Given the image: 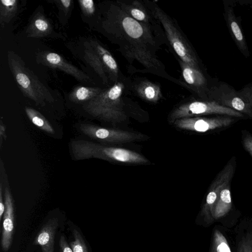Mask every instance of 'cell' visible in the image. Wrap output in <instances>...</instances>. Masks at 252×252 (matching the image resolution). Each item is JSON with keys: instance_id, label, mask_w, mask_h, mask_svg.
<instances>
[{"instance_id": "obj_1", "label": "cell", "mask_w": 252, "mask_h": 252, "mask_svg": "<svg viewBox=\"0 0 252 252\" xmlns=\"http://www.w3.org/2000/svg\"><path fill=\"white\" fill-rule=\"evenodd\" d=\"M70 150L75 160L95 158L111 162L146 164L149 160L144 156L128 149L107 146L85 140H73Z\"/></svg>"}, {"instance_id": "obj_2", "label": "cell", "mask_w": 252, "mask_h": 252, "mask_svg": "<svg viewBox=\"0 0 252 252\" xmlns=\"http://www.w3.org/2000/svg\"><path fill=\"white\" fill-rule=\"evenodd\" d=\"M124 89L122 83L116 82L84 103L83 109L93 117L103 121L111 122L124 121L126 118L122 98Z\"/></svg>"}, {"instance_id": "obj_3", "label": "cell", "mask_w": 252, "mask_h": 252, "mask_svg": "<svg viewBox=\"0 0 252 252\" xmlns=\"http://www.w3.org/2000/svg\"><path fill=\"white\" fill-rule=\"evenodd\" d=\"M10 69L24 95L42 105L45 101L52 102L53 97L47 88L26 66L21 59L13 52L8 53Z\"/></svg>"}, {"instance_id": "obj_4", "label": "cell", "mask_w": 252, "mask_h": 252, "mask_svg": "<svg viewBox=\"0 0 252 252\" xmlns=\"http://www.w3.org/2000/svg\"><path fill=\"white\" fill-rule=\"evenodd\" d=\"M220 115L235 118H243L245 115L231 108L222 106L212 100L194 101L184 103L174 109L169 115V120L174 122L177 119Z\"/></svg>"}, {"instance_id": "obj_5", "label": "cell", "mask_w": 252, "mask_h": 252, "mask_svg": "<svg viewBox=\"0 0 252 252\" xmlns=\"http://www.w3.org/2000/svg\"><path fill=\"white\" fill-rule=\"evenodd\" d=\"M154 14L162 25L171 45L180 60L199 68L194 52L168 16L158 6L154 8Z\"/></svg>"}, {"instance_id": "obj_6", "label": "cell", "mask_w": 252, "mask_h": 252, "mask_svg": "<svg viewBox=\"0 0 252 252\" xmlns=\"http://www.w3.org/2000/svg\"><path fill=\"white\" fill-rule=\"evenodd\" d=\"M206 95L208 100L214 101L252 119V108L250 104L238 91L226 83L220 82L208 89Z\"/></svg>"}, {"instance_id": "obj_7", "label": "cell", "mask_w": 252, "mask_h": 252, "mask_svg": "<svg viewBox=\"0 0 252 252\" xmlns=\"http://www.w3.org/2000/svg\"><path fill=\"white\" fill-rule=\"evenodd\" d=\"M81 131L88 137L100 141L110 143H126L144 140L146 137L141 133L112 129L91 124L81 125Z\"/></svg>"}, {"instance_id": "obj_8", "label": "cell", "mask_w": 252, "mask_h": 252, "mask_svg": "<svg viewBox=\"0 0 252 252\" xmlns=\"http://www.w3.org/2000/svg\"><path fill=\"white\" fill-rule=\"evenodd\" d=\"M233 161L231 160L226 164L210 186L201 212V216L207 223L209 224L215 220L213 217L214 208L221 190L229 184L233 176L235 169Z\"/></svg>"}, {"instance_id": "obj_9", "label": "cell", "mask_w": 252, "mask_h": 252, "mask_svg": "<svg viewBox=\"0 0 252 252\" xmlns=\"http://www.w3.org/2000/svg\"><path fill=\"white\" fill-rule=\"evenodd\" d=\"M235 121L233 117L227 116L215 117L198 116L177 119L173 123L176 127L180 129L205 132L228 126Z\"/></svg>"}, {"instance_id": "obj_10", "label": "cell", "mask_w": 252, "mask_h": 252, "mask_svg": "<svg viewBox=\"0 0 252 252\" xmlns=\"http://www.w3.org/2000/svg\"><path fill=\"white\" fill-rule=\"evenodd\" d=\"M5 211L2 227L1 247L2 251L7 252L12 243L14 229V207L12 195L8 188L4 191Z\"/></svg>"}, {"instance_id": "obj_11", "label": "cell", "mask_w": 252, "mask_h": 252, "mask_svg": "<svg viewBox=\"0 0 252 252\" xmlns=\"http://www.w3.org/2000/svg\"><path fill=\"white\" fill-rule=\"evenodd\" d=\"M43 63L52 68H56L72 76L78 81L91 83L90 77L71 63H68L60 55L52 52H47L42 55Z\"/></svg>"}, {"instance_id": "obj_12", "label": "cell", "mask_w": 252, "mask_h": 252, "mask_svg": "<svg viewBox=\"0 0 252 252\" xmlns=\"http://www.w3.org/2000/svg\"><path fill=\"white\" fill-rule=\"evenodd\" d=\"M58 226L57 218L49 219L42 227L33 245L40 246L42 252H54L55 237Z\"/></svg>"}, {"instance_id": "obj_13", "label": "cell", "mask_w": 252, "mask_h": 252, "mask_svg": "<svg viewBox=\"0 0 252 252\" xmlns=\"http://www.w3.org/2000/svg\"><path fill=\"white\" fill-rule=\"evenodd\" d=\"M235 232L236 252H252V219H243Z\"/></svg>"}, {"instance_id": "obj_14", "label": "cell", "mask_w": 252, "mask_h": 252, "mask_svg": "<svg viewBox=\"0 0 252 252\" xmlns=\"http://www.w3.org/2000/svg\"><path fill=\"white\" fill-rule=\"evenodd\" d=\"M182 76L187 84L197 91L207 93V80L199 68L191 66L180 60Z\"/></svg>"}, {"instance_id": "obj_15", "label": "cell", "mask_w": 252, "mask_h": 252, "mask_svg": "<svg viewBox=\"0 0 252 252\" xmlns=\"http://www.w3.org/2000/svg\"><path fill=\"white\" fill-rule=\"evenodd\" d=\"M225 19L229 31L240 50L246 56H249L248 47L241 28L234 14L233 7L225 9Z\"/></svg>"}, {"instance_id": "obj_16", "label": "cell", "mask_w": 252, "mask_h": 252, "mask_svg": "<svg viewBox=\"0 0 252 252\" xmlns=\"http://www.w3.org/2000/svg\"><path fill=\"white\" fill-rule=\"evenodd\" d=\"M90 44L99 56L106 71L116 78L118 75L119 68L117 63L111 54L96 41H92Z\"/></svg>"}, {"instance_id": "obj_17", "label": "cell", "mask_w": 252, "mask_h": 252, "mask_svg": "<svg viewBox=\"0 0 252 252\" xmlns=\"http://www.w3.org/2000/svg\"><path fill=\"white\" fill-rule=\"evenodd\" d=\"M52 27L46 18L42 14L36 15L32 18L27 29L28 35L31 37H42L50 34Z\"/></svg>"}, {"instance_id": "obj_18", "label": "cell", "mask_w": 252, "mask_h": 252, "mask_svg": "<svg viewBox=\"0 0 252 252\" xmlns=\"http://www.w3.org/2000/svg\"><path fill=\"white\" fill-rule=\"evenodd\" d=\"M232 207V201L229 184L221 190L213 210L215 220L220 219L226 215Z\"/></svg>"}, {"instance_id": "obj_19", "label": "cell", "mask_w": 252, "mask_h": 252, "mask_svg": "<svg viewBox=\"0 0 252 252\" xmlns=\"http://www.w3.org/2000/svg\"><path fill=\"white\" fill-rule=\"evenodd\" d=\"M136 91L140 97L150 102H157L162 96L160 87L147 80L139 83Z\"/></svg>"}, {"instance_id": "obj_20", "label": "cell", "mask_w": 252, "mask_h": 252, "mask_svg": "<svg viewBox=\"0 0 252 252\" xmlns=\"http://www.w3.org/2000/svg\"><path fill=\"white\" fill-rule=\"evenodd\" d=\"M98 87L79 86L69 94V99L75 103H86L98 95L102 91Z\"/></svg>"}, {"instance_id": "obj_21", "label": "cell", "mask_w": 252, "mask_h": 252, "mask_svg": "<svg viewBox=\"0 0 252 252\" xmlns=\"http://www.w3.org/2000/svg\"><path fill=\"white\" fill-rule=\"evenodd\" d=\"M84 57L87 62L102 78L103 82L107 83L108 78L106 74V71L99 56L91 46L90 47H86Z\"/></svg>"}, {"instance_id": "obj_22", "label": "cell", "mask_w": 252, "mask_h": 252, "mask_svg": "<svg viewBox=\"0 0 252 252\" xmlns=\"http://www.w3.org/2000/svg\"><path fill=\"white\" fill-rule=\"evenodd\" d=\"M25 110L29 120L34 125L47 133H55L51 124L40 112L29 107H25Z\"/></svg>"}, {"instance_id": "obj_23", "label": "cell", "mask_w": 252, "mask_h": 252, "mask_svg": "<svg viewBox=\"0 0 252 252\" xmlns=\"http://www.w3.org/2000/svg\"><path fill=\"white\" fill-rule=\"evenodd\" d=\"M18 0H1L0 3V23H8L15 15L18 9Z\"/></svg>"}, {"instance_id": "obj_24", "label": "cell", "mask_w": 252, "mask_h": 252, "mask_svg": "<svg viewBox=\"0 0 252 252\" xmlns=\"http://www.w3.org/2000/svg\"><path fill=\"white\" fill-rule=\"evenodd\" d=\"M212 252H231L226 238L218 229L213 233Z\"/></svg>"}, {"instance_id": "obj_25", "label": "cell", "mask_w": 252, "mask_h": 252, "mask_svg": "<svg viewBox=\"0 0 252 252\" xmlns=\"http://www.w3.org/2000/svg\"><path fill=\"white\" fill-rule=\"evenodd\" d=\"M124 8L134 19L144 22H148V18L146 13L139 4H134L132 6L125 5Z\"/></svg>"}, {"instance_id": "obj_26", "label": "cell", "mask_w": 252, "mask_h": 252, "mask_svg": "<svg viewBox=\"0 0 252 252\" xmlns=\"http://www.w3.org/2000/svg\"><path fill=\"white\" fill-rule=\"evenodd\" d=\"M73 235L74 240L70 244L73 252H88L86 243L79 232L74 229Z\"/></svg>"}, {"instance_id": "obj_27", "label": "cell", "mask_w": 252, "mask_h": 252, "mask_svg": "<svg viewBox=\"0 0 252 252\" xmlns=\"http://www.w3.org/2000/svg\"><path fill=\"white\" fill-rule=\"evenodd\" d=\"M78 2L82 11L85 15L91 16L94 13L95 7L93 0H79Z\"/></svg>"}, {"instance_id": "obj_28", "label": "cell", "mask_w": 252, "mask_h": 252, "mask_svg": "<svg viewBox=\"0 0 252 252\" xmlns=\"http://www.w3.org/2000/svg\"><path fill=\"white\" fill-rule=\"evenodd\" d=\"M242 141L245 149L252 157V135L247 131H243Z\"/></svg>"}, {"instance_id": "obj_29", "label": "cell", "mask_w": 252, "mask_h": 252, "mask_svg": "<svg viewBox=\"0 0 252 252\" xmlns=\"http://www.w3.org/2000/svg\"><path fill=\"white\" fill-rule=\"evenodd\" d=\"M238 92L252 108V83L245 86Z\"/></svg>"}, {"instance_id": "obj_30", "label": "cell", "mask_w": 252, "mask_h": 252, "mask_svg": "<svg viewBox=\"0 0 252 252\" xmlns=\"http://www.w3.org/2000/svg\"><path fill=\"white\" fill-rule=\"evenodd\" d=\"M72 2L73 1L71 0H60L55 1V2H56L58 6L65 15H67L68 12L70 10Z\"/></svg>"}, {"instance_id": "obj_31", "label": "cell", "mask_w": 252, "mask_h": 252, "mask_svg": "<svg viewBox=\"0 0 252 252\" xmlns=\"http://www.w3.org/2000/svg\"><path fill=\"white\" fill-rule=\"evenodd\" d=\"M59 245L61 252H73L71 247L68 244L63 235H62L60 237Z\"/></svg>"}, {"instance_id": "obj_32", "label": "cell", "mask_w": 252, "mask_h": 252, "mask_svg": "<svg viewBox=\"0 0 252 252\" xmlns=\"http://www.w3.org/2000/svg\"><path fill=\"white\" fill-rule=\"evenodd\" d=\"M5 203L3 202L2 199V187L1 184L0 186V220H1V218L4 214L5 211Z\"/></svg>"}, {"instance_id": "obj_33", "label": "cell", "mask_w": 252, "mask_h": 252, "mask_svg": "<svg viewBox=\"0 0 252 252\" xmlns=\"http://www.w3.org/2000/svg\"><path fill=\"white\" fill-rule=\"evenodd\" d=\"M0 137L1 143V140L2 138H5L6 137L5 126L2 123V121H1V124L0 126Z\"/></svg>"}, {"instance_id": "obj_34", "label": "cell", "mask_w": 252, "mask_h": 252, "mask_svg": "<svg viewBox=\"0 0 252 252\" xmlns=\"http://www.w3.org/2000/svg\"><path fill=\"white\" fill-rule=\"evenodd\" d=\"M250 5H251V7H252V1L251 2V3H250Z\"/></svg>"}]
</instances>
